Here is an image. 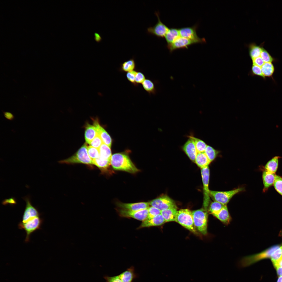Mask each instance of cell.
<instances>
[{
    "mask_svg": "<svg viewBox=\"0 0 282 282\" xmlns=\"http://www.w3.org/2000/svg\"><path fill=\"white\" fill-rule=\"evenodd\" d=\"M280 245V244L273 245L260 252L245 256L240 260V265L242 267H245L262 259L271 258L273 252Z\"/></svg>",
    "mask_w": 282,
    "mask_h": 282,
    "instance_id": "obj_2",
    "label": "cell"
},
{
    "mask_svg": "<svg viewBox=\"0 0 282 282\" xmlns=\"http://www.w3.org/2000/svg\"><path fill=\"white\" fill-rule=\"evenodd\" d=\"M279 236H280L282 237V230H281L279 234Z\"/></svg>",
    "mask_w": 282,
    "mask_h": 282,
    "instance_id": "obj_53",
    "label": "cell"
},
{
    "mask_svg": "<svg viewBox=\"0 0 282 282\" xmlns=\"http://www.w3.org/2000/svg\"><path fill=\"white\" fill-rule=\"evenodd\" d=\"M103 143L101 138L98 134L91 141L90 144L91 146L99 149Z\"/></svg>",
    "mask_w": 282,
    "mask_h": 282,
    "instance_id": "obj_42",
    "label": "cell"
},
{
    "mask_svg": "<svg viewBox=\"0 0 282 282\" xmlns=\"http://www.w3.org/2000/svg\"><path fill=\"white\" fill-rule=\"evenodd\" d=\"M204 152L211 162L215 159L219 153L212 147L207 145Z\"/></svg>",
    "mask_w": 282,
    "mask_h": 282,
    "instance_id": "obj_36",
    "label": "cell"
},
{
    "mask_svg": "<svg viewBox=\"0 0 282 282\" xmlns=\"http://www.w3.org/2000/svg\"><path fill=\"white\" fill-rule=\"evenodd\" d=\"M87 152L89 156L92 160L98 158L100 156L99 149L91 146L88 147Z\"/></svg>",
    "mask_w": 282,
    "mask_h": 282,
    "instance_id": "obj_38",
    "label": "cell"
},
{
    "mask_svg": "<svg viewBox=\"0 0 282 282\" xmlns=\"http://www.w3.org/2000/svg\"><path fill=\"white\" fill-rule=\"evenodd\" d=\"M137 72L136 70H134L128 72L126 74V77L127 80L135 86H138L135 81V77Z\"/></svg>",
    "mask_w": 282,
    "mask_h": 282,
    "instance_id": "obj_41",
    "label": "cell"
},
{
    "mask_svg": "<svg viewBox=\"0 0 282 282\" xmlns=\"http://www.w3.org/2000/svg\"><path fill=\"white\" fill-rule=\"evenodd\" d=\"M155 14L158 18L157 22L154 26L148 28L147 32L159 38H164L169 28L161 21L159 12H156Z\"/></svg>",
    "mask_w": 282,
    "mask_h": 282,
    "instance_id": "obj_10",
    "label": "cell"
},
{
    "mask_svg": "<svg viewBox=\"0 0 282 282\" xmlns=\"http://www.w3.org/2000/svg\"><path fill=\"white\" fill-rule=\"evenodd\" d=\"M193 140L197 153L205 152L207 145L203 140L192 136H190Z\"/></svg>",
    "mask_w": 282,
    "mask_h": 282,
    "instance_id": "obj_34",
    "label": "cell"
},
{
    "mask_svg": "<svg viewBox=\"0 0 282 282\" xmlns=\"http://www.w3.org/2000/svg\"><path fill=\"white\" fill-rule=\"evenodd\" d=\"M136 67V63L134 58H132L124 62L121 65L119 70L121 72H127L134 70Z\"/></svg>",
    "mask_w": 282,
    "mask_h": 282,
    "instance_id": "obj_29",
    "label": "cell"
},
{
    "mask_svg": "<svg viewBox=\"0 0 282 282\" xmlns=\"http://www.w3.org/2000/svg\"><path fill=\"white\" fill-rule=\"evenodd\" d=\"M42 222V219L39 217L34 218L25 222H20L19 224V228L24 229L26 233L25 241H29L31 233L36 230L39 229Z\"/></svg>",
    "mask_w": 282,
    "mask_h": 282,
    "instance_id": "obj_7",
    "label": "cell"
},
{
    "mask_svg": "<svg viewBox=\"0 0 282 282\" xmlns=\"http://www.w3.org/2000/svg\"><path fill=\"white\" fill-rule=\"evenodd\" d=\"M142 84L144 89L149 94L155 95L156 93L154 83L151 80L146 79Z\"/></svg>",
    "mask_w": 282,
    "mask_h": 282,
    "instance_id": "obj_30",
    "label": "cell"
},
{
    "mask_svg": "<svg viewBox=\"0 0 282 282\" xmlns=\"http://www.w3.org/2000/svg\"><path fill=\"white\" fill-rule=\"evenodd\" d=\"M273 185L275 190L282 196V177L276 175Z\"/></svg>",
    "mask_w": 282,
    "mask_h": 282,
    "instance_id": "obj_37",
    "label": "cell"
},
{
    "mask_svg": "<svg viewBox=\"0 0 282 282\" xmlns=\"http://www.w3.org/2000/svg\"><path fill=\"white\" fill-rule=\"evenodd\" d=\"M263 48L255 44H251L249 46V54L252 60L260 56Z\"/></svg>",
    "mask_w": 282,
    "mask_h": 282,
    "instance_id": "obj_31",
    "label": "cell"
},
{
    "mask_svg": "<svg viewBox=\"0 0 282 282\" xmlns=\"http://www.w3.org/2000/svg\"><path fill=\"white\" fill-rule=\"evenodd\" d=\"M213 216L225 225L229 224L232 219L226 205H225L219 212Z\"/></svg>",
    "mask_w": 282,
    "mask_h": 282,
    "instance_id": "obj_21",
    "label": "cell"
},
{
    "mask_svg": "<svg viewBox=\"0 0 282 282\" xmlns=\"http://www.w3.org/2000/svg\"><path fill=\"white\" fill-rule=\"evenodd\" d=\"M87 148L86 144H84L74 155L67 159L60 161L59 162L67 164L81 163L93 164V160L88 155Z\"/></svg>",
    "mask_w": 282,
    "mask_h": 282,
    "instance_id": "obj_3",
    "label": "cell"
},
{
    "mask_svg": "<svg viewBox=\"0 0 282 282\" xmlns=\"http://www.w3.org/2000/svg\"><path fill=\"white\" fill-rule=\"evenodd\" d=\"M148 209V213L147 219H150L161 214V210L152 206L149 207Z\"/></svg>",
    "mask_w": 282,
    "mask_h": 282,
    "instance_id": "obj_40",
    "label": "cell"
},
{
    "mask_svg": "<svg viewBox=\"0 0 282 282\" xmlns=\"http://www.w3.org/2000/svg\"><path fill=\"white\" fill-rule=\"evenodd\" d=\"M276 175L275 173L264 170L262 174V179L264 185L263 191L264 192L274 184Z\"/></svg>",
    "mask_w": 282,
    "mask_h": 282,
    "instance_id": "obj_20",
    "label": "cell"
},
{
    "mask_svg": "<svg viewBox=\"0 0 282 282\" xmlns=\"http://www.w3.org/2000/svg\"><path fill=\"white\" fill-rule=\"evenodd\" d=\"M251 72L253 75H257L266 79V78L263 75L261 67L255 65H252L251 68Z\"/></svg>",
    "mask_w": 282,
    "mask_h": 282,
    "instance_id": "obj_43",
    "label": "cell"
},
{
    "mask_svg": "<svg viewBox=\"0 0 282 282\" xmlns=\"http://www.w3.org/2000/svg\"><path fill=\"white\" fill-rule=\"evenodd\" d=\"M260 57L265 63H272L275 61V59L268 52L263 48L261 52Z\"/></svg>",
    "mask_w": 282,
    "mask_h": 282,
    "instance_id": "obj_39",
    "label": "cell"
},
{
    "mask_svg": "<svg viewBox=\"0 0 282 282\" xmlns=\"http://www.w3.org/2000/svg\"><path fill=\"white\" fill-rule=\"evenodd\" d=\"M117 206L120 209L131 211H138L148 209L149 204L148 202H140L133 203H124L119 202Z\"/></svg>",
    "mask_w": 282,
    "mask_h": 282,
    "instance_id": "obj_15",
    "label": "cell"
},
{
    "mask_svg": "<svg viewBox=\"0 0 282 282\" xmlns=\"http://www.w3.org/2000/svg\"><path fill=\"white\" fill-rule=\"evenodd\" d=\"M189 139L182 146V149L189 158L195 161L197 154L193 139L189 136Z\"/></svg>",
    "mask_w": 282,
    "mask_h": 282,
    "instance_id": "obj_17",
    "label": "cell"
},
{
    "mask_svg": "<svg viewBox=\"0 0 282 282\" xmlns=\"http://www.w3.org/2000/svg\"><path fill=\"white\" fill-rule=\"evenodd\" d=\"M110 160L102 159L99 157L93 160V164L101 170H106L110 164Z\"/></svg>",
    "mask_w": 282,
    "mask_h": 282,
    "instance_id": "obj_32",
    "label": "cell"
},
{
    "mask_svg": "<svg viewBox=\"0 0 282 282\" xmlns=\"http://www.w3.org/2000/svg\"><path fill=\"white\" fill-rule=\"evenodd\" d=\"M93 126L103 143L111 147L112 143L111 138L106 131L100 125L98 120H96L94 121Z\"/></svg>",
    "mask_w": 282,
    "mask_h": 282,
    "instance_id": "obj_18",
    "label": "cell"
},
{
    "mask_svg": "<svg viewBox=\"0 0 282 282\" xmlns=\"http://www.w3.org/2000/svg\"><path fill=\"white\" fill-rule=\"evenodd\" d=\"M274 266L278 265L282 267V257L276 263L273 264Z\"/></svg>",
    "mask_w": 282,
    "mask_h": 282,
    "instance_id": "obj_51",
    "label": "cell"
},
{
    "mask_svg": "<svg viewBox=\"0 0 282 282\" xmlns=\"http://www.w3.org/2000/svg\"><path fill=\"white\" fill-rule=\"evenodd\" d=\"M2 204L3 205H6L8 204L13 205L16 203L15 198L13 197L5 199L2 201Z\"/></svg>",
    "mask_w": 282,
    "mask_h": 282,
    "instance_id": "obj_47",
    "label": "cell"
},
{
    "mask_svg": "<svg viewBox=\"0 0 282 282\" xmlns=\"http://www.w3.org/2000/svg\"><path fill=\"white\" fill-rule=\"evenodd\" d=\"M151 206L161 211L170 208L177 207L174 201L168 196H163L149 202Z\"/></svg>",
    "mask_w": 282,
    "mask_h": 282,
    "instance_id": "obj_9",
    "label": "cell"
},
{
    "mask_svg": "<svg viewBox=\"0 0 282 282\" xmlns=\"http://www.w3.org/2000/svg\"><path fill=\"white\" fill-rule=\"evenodd\" d=\"M175 222L195 234L197 231L193 222L192 211L188 209L178 211Z\"/></svg>",
    "mask_w": 282,
    "mask_h": 282,
    "instance_id": "obj_4",
    "label": "cell"
},
{
    "mask_svg": "<svg viewBox=\"0 0 282 282\" xmlns=\"http://www.w3.org/2000/svg\"><path fill=\"white\" fill-rule=\"evenodd\" d=\"M193 222L196 228L204 235L207 233L208 210L201 209L192 211Z\"/></svg>",
    "mask_w": 282,
    "mask_h": 282,
    "instance_id": "obj_5",
    "label": "cell"
},
{
    "mask_svg": "<svg viewBox=\"0 0 282 282\" xmlns=\"http://www.w3.org/2000/svg\"><path fill=\"white\" fill-rule=\"evenodd\" d=\"M146 79L144 74L140 71H137L135 77V81L138 85V84H142Z\"/></svg>",
    "mask_w": 282,
    "mask_h": 282,
    "instance_id": "obj_44",
    "label": "cell"
},
{
    "mask_svg": "<svg viewBox=\"0 0 282 282\" xmlns=\"http://www.w3.org/2000/svg\"><path fill=\"white\" fill-rule=\"evenodd\" d=\"M148 209L138 211H131L119 209L117 210V211L121 217L133 218L142 221L147 218L148 213Z\"/></svg>",
    "mask_w": 282,
    "mask_h": 282,
    "instance_id": "obj_12",
    "label": "cell"
},
{
    "mask_svg": "<svg viewBox=\"0 0 282 282\" xmlns=\"http://www.w3.org/2000/svg\"><path fill=\"white\" fill-rule=\"evenodd\" d=\"M197 43H198L195 41L180 36L172 43L167 45V47L171 53L177 49H188L190 45Z\"/></svg>",
    "mask_w": 282,
    "mask_h": 282,
    "instance_id": "obj_14",
    "label": "cell"
},
{
    "mask_svg": "<svg viewBox=\"0 0 282 282\" xmlns=\"http://www.w3.org/2000/svg\"><path fill=\"white\" fill-rule=\"evenodd\" d=\"M280 157L276 156L268 161L264 167L265 170L275 173L278 168L279 160Z\"/></svg>",
    "mask_w": 282,
    "mask_h": 282,
    "instance_id": "obj_26",
    "label": "cell"
},
{
    "mask_svg": "<svg viewBox=\"0 0 282 282\" xmlns=\"http://www.w3.org/2000/svg\"><path fill=\"white\" fill-rule=\"evenodd\" d=\"M201 174L203 186L204 208L208 210L210 202V191L209 188L210 172L208 166L201 169Z\"/></svg>",
    "mask_w": 282,
    "mask_h": 282,
    "instance_id": "obj_8",
    "label": "cell"
},
{
    "mask_svg": "<svg viewBox=\"0 0 282 282\" xmlns=\"http://www.w3.org/2000/svg\"><path fill=\"white\" fill-rule=\"evenodd\" d=\"M198 27V25L196 24L192 27L179 29L180 37L195 41L198 43L206 42L204 38H200L197 35L196 30Z\"/></svg>",
    "mask_w": 282,
    "mask_h": 282,
    "instance_id": "obj_11",
    "label": "cell"
},
{
    "mask_svg": "<svg viewBox=\"0 0 282 282\" xmlns=\"http://www.w3.org/2000/svg\"><path fill=\"white\" fill-rule=\"evenodd\" d=\"M103 278L106 282H122L118 275L111 277L105 275Z\"/></svg>",
    "mask_w": 282,
    "mask_h": 282,
    "instance_id": "obj_45",
    "label": "cell"
},
{
    "mask_svg": "<svg viewBox=\"0 0 282 282\" xmlns=\"http://www.w3.org/2000/svg\"><path fill=\"white\" fill-rule=\"evenodd\" d=\"M261 68L262 73L265 78H272L275 71V68L272 63H265Z\"/></svg>",
    "mask_w": 282,
    "mask_h": 282,
    "instance_id": "obj_27",
    "label": "cell"
},
{
    "mask_svg": "<svg viewBox=\"0 0 282 282\" xmlns=\"http://www.w3.org/2000/svg\"><path fill=\"white\" fill-rule=\"evenodd\" d=\"M166 222L163 217L160 214L150 219H146L142 222L137 228L139 229L143 228L158 226L162 225Z\"/></svg>",
    "mask_w": 282,
    "mask_h": 282,
    "instance_id": "obj_16",
    "label": "cell"
},
{
    "mask_svg": "<svg viewBox=\"0 0 282 282\" xmlns=\"http://www.w3.org/2000/svg\"><path fill=\"white\" fill-rule=\"evenodd\" d=\"M277 282H282V276H280L279 277Z\"/></svg>",
    "mask_w": 282,
    "mask_h": 282,
    "instance_id": "obj_52",
    "label": "cell"
},
{
    "mask_svg": "<svg viewBox=\"0 0 282 282\" xmlns=\"http://www.w3.org/2000/svg\"><path fill=\"white\" fill-rule=\"evenodd\" d=\"M99 149L101 158L111 161L112 155L110 147L103 143Z\"/></svg>",
    "mask_w": 282,
    "mask_h": 282,
    "instance_id": "obj_28",
    "label": "cell"
},
{
    "mask_svg": "<svg viewBox=\"0 0 282 282\" xmlns=\"http://www.w3.org/2000/svg\"><path fill=\"white\" fill-rule=\"evenodd\" d=\"M110 164L114 170L134 173L139 170L132 162L129 156L122 153H115L112 155Z\"/></svg>",
    "mask_w": 282,
    "mask_h": 282,
    "instance_id": "obj_1",
    "label": "cell"
},
{
    "mask_svg": "<svg viewBox=\"0 0 282 282\" xmlns=\"http://www.w3.org/2000/svg\"><path fill=\"white\" fill-rule=\"evenodd\" d=\"M178 211L177 207H172L162 211L161 214L166 222L175 221Z\"/></svg>",
    "mask_w": 282,
    "mask_h": 282,
    "instance_id": "obj_22",
    "label": "cell"
},
{
    "mask_svg": "<svg viewBox=\"0 0 282 282\" xmlns=\"http://www.w3.org/2000/svg\"><path fill=\"white\" fill-rule=\"evenodd\" d=\"M282 257V243L273 252L271 259L273 263H276Z\"/></svg>",
    "mask_w": 282,
    "mask_h": 282,
    "instance_id": "obj_35",
    "label": "cell"
},
{
    "mask_svg": "<svg viewBox=\"0 0 282 282\" xmlns=\"http://www.w3.org/2000/svg\"><path fill=\"white\" fill-rule=\"evenodd\" d=\"M195 161L201 169L208 166L211 162L204 152L197 153Z\"/></svg>",
    "mask_w": 282,
    "mask_h": 282,
    "instance_id": "obj_24",
    "label": "cell"
},
{
    "mask_svg": "<svg viewBox=\"0 0 282 282\" xmlns=\"http://www.w3.org/2000/svg\"><path fill=\"white\" fill-rule=\"evenodd\" d=\"M180 35L179 29L172 28L169 29L164 37L167 45L173 42Z\"/></svg>",
    "mask_w": 282,
    "mask_h": 282,
    "instance_id": "obj_25",
    "label": "cell"
},
{
    "mask_svg": "<svg viewBox=\"0 0 282 282\" xmlns=\"http://www.w3.org/2000/svg\"><path fill=\"white\" fill-rule=\"evenodd\" d=\"M118 275L122 282H133L134 280L138 277L133 266L127 269Z\"/></svg>",
    "mask_w": 282,
    "mask_h": 282,
    "instance_id": "obj_19",
    "label": "cell"
},
{
    "mask_svg": "<svg viewBox=\"0 0 282 282\" xmlns=\"http://www.w3.org/2000/svg\"><path fill=\"white\" fill-rule=\"evenodd\" d=\"M225 205L216 201L212 202L208 208V212L213 215L219 212Z\"/></svg>",
    "mask_w": 282,
    "mask_h": 282,
    "instance_id": "obj_33",
    "label": "cell"
},
{
    "mask_svg": "<svg viewBox=\"0 0 282 282\" xmlns=\"http://www.w3.org/2000/svg\"><path fill=\"white\" fill-rule=\"evenodd\" d=\"M252 60V65H255L261 67L265 62L260 56Z\"/></svg>",
    "mask_w": 282,
    "mask_h": 282,
    "instance_id": "obj_46",
    "label": "cell"
},
{
    "mask_svg": "<svg viewBox=\"0 0 282 282\" xmlns=\"http://www.w3.org/2000/svg\"><path fill=\"white\" fill-rule=\"evenodd\" d=\"M94 39L97 43H99L102 40V38L101 35L97 32H95L94 34Z\"/></svg>",
    "mask_w": 282,
    "mask_h": 282,
    "instance_id": "obj_49",
    "label": "cell"
},
{
    "mask_svg": "<svg viewBox=\"0 0 282 282\" xmlns=\"http://www.w3.org/2000/svg\"><path fill=\"white\" fill-rule=\"evenodd\" d=\"M274 266L275 268L278 275L280 277L282 276V267L278 265Z\"/></svg>",
    "mask_w": 282,
    "mask_h": 282,
    "instance_id": "obj_50",
    "label": "cell"
},
{
    "mask_svg": "<svg viewBox=\"0 0 282 282\" xmlns=\"http://www.w3.org/2000/svg\"><path fill=\"white\" fill-rule=\"evenodd\" d=\"M3 113L4 117L6 119L9 120H12L14 118V117L13 115L10 112L3 111Z\"/></svg>",
    "mask_w": 282,
    "mask_h": 282,
    "instance_id": "obj_48",
    "label": "cell"
},
{
    "mask_svg": "<svg viewBox=\"0 0 282 282\" xmlns=\"http://www.w3.org/2000/svg\"><path fill=\"white\" fill-rule=\"evenodd\" d=\"M23 198L26 202V205L22 222H25L34 218L39 217L40 214L37 209L32 204L29 197L26 196Z\"/></svg>",
    "mask_w": 282,
    "mask_h": 282,
    "instance_id": "obj_13",
    "label": "cell"
},
{
    "mask_svg": "<svg viewBox=\"0 0 282 282\" xmlns=\"http://www.w3.org/2000/svg\"><path fill=\"white\" fill-rule=\"evenodd\" d=\"M243 190V188H239L225 191L210 190V195L214 201L218 202L224 205H226L234 195Z\"/></svg>",
    "mask_w": 282,
    "mask_h": 282,
    "instance_id": "obj_6",
    "label": "cell"
},
{
    "mask_svg": "<svg viewBox=\"0 0 282 282\" xmlns=\"http://www.w3.org/2000/svg\"><path fill=\"white\" fill-rule=\"evenodd\" d=\"M98 134L94 126L88 124L85 128V137L86 142L90 144L91 141Z\"/></svg>",
    "mask_w": 282,
    "mask_h": 282,
    "instance_id": "obj_23",
    "label": "cell"
}]
</instances>
